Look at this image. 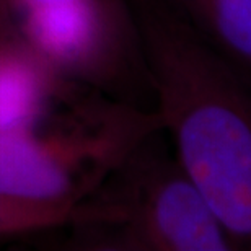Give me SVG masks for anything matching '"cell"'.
I'll return each instance as SVG.
<instances>
[{
    "label": "cell",
    "mask_w": 251,
    "mask_h": 251,
    "mask_svg": "<svg viewBox=\"0 0 251 251\" xmlns=\"http://www.w3.org/2000/svg\"><path fill=\"white\" fill-rule=\"evenodd\" d=\"M173 153L237 250H251V77L168 0H127Z\"/></svg>",
    "instance_id": "cell-1"
},
{
    "label": "cell",
    "mask_w": 251,
    "mask_h": 251,
    "mask_svg": "<svg viewBox=\"0 0 251 251\" xmlns=\"http://www.w3.org/2000/svg\"><path fill=\"white\" fill-rule=\"evenodd\" d=\"M147 135L75 204L61 250L235 251L202 193L165 144Z\"/></svg>",
    "instance_id": "cell-2"
},
{
    "label": "cell",
    "mask_w": 251,
    "mask_h": 251,
    "mask_svg": "<svg viewBox=\"0 0 251 251\" xmlns=\"http://www.w3.org/2000/svg\"><path fill=\"white\" fill-rule=\"evenodd\" d=\"M158 129L155 109L85 92L64 116L29 130L0 132V193L74 207Z\"/></svg>",
    "instance_id": "cell-3"
},
{
    "label": "cell",
    "mask_w": 251,
    "mask_h": 251,
    "mask_svg": "<svg viewBox=\"0 0 251 251\" xmlns=\"http://www.w3.org/2000/svg\"><path fill=\"white\" fill-rule=\"evenodd\" d=\"M13 12L25 41L64 82L153 109L127 0H67Z\"/></svg>",
    "instance_id": "cell-4"
},
{
    "label": "cell",
    "mask_w": 251,
    "mask_h": 251,
    "mask_svg": "<svg viewBox=\"0 0 251 251\" xmlns=\"http://www.w3.org/2000/svg\"><path fill=\"white\" fill-rule=\"evenodd\" d=\"M82 90L59 78L25 43L0 59V132L38 127L56 104L74 101Z\"/></svg>",
    "instance_id": "cell-5"
},
{
    "label": "cell",
    "mask_w": 251,
    "mask_h": 251,
    "mask_svg": "<svg viewBox=\"0 0 251 251\" xmlns=\"http://www.w3.org/2000/svg\"><path fill=\"white\" fill-rule=\"evenodd\" d=\"M212 46L251 77V0H168Z\"/></svg>",
    "instance_id": "cell-6"
},
{
    "label": "cell",
    "mask_w": 251,
    "mask_h": 251,
    "mask_svg": "<svg viewBox=\"0 0 251 251\" xmlns=\"http://www.w3.org/2000/svg\"><path fill=\"white\" fill-rule=\"evenodd\" d=\"M74 207L0 193V237L59 230L72 220Z\"/></svg>",
    "instance_id": "cell-7"
},
{
    "label": "cell",
    "mask_w": 251,
    "mask_h": 251,
    "mask_svg": "<svg viewBox=\"0 0 251 251\" xmlns=\"http://www.w3.org/2000/svg\"><path fill=\"white\" fill-rule=\"evenodd\" d=\"M25 43L15 12L5 0H0V59L17 51Z\"/></svg>",
    "instance_id": "cell-8"
},
{
    "label": "cell",
    "mask_w": 251,
    "mask_h": 251,
    "mask_svg": "<svg viewBox=\"0 0 251 251\" xmlns=\"http://www.w3.org/2000/svg\"><path fill=\"white\" fill-rule=\"evenodd\" d=\"M12 10L18 8H26V7H38V5H52V3H61L67 2V0H5Z\"/></svg>",
    "instance_id": "cell-9"
}]
</instances>
